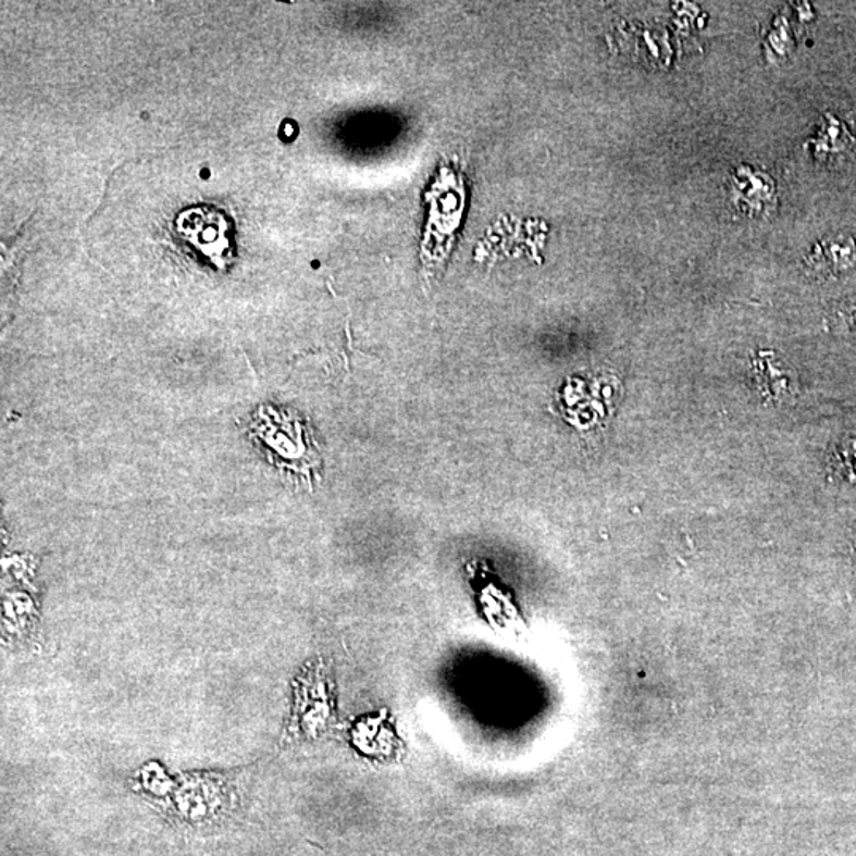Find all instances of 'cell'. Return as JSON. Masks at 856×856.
<instances>
[{
  "mask_svg": "<svg viewBox=\"0 0 856 856\" xmlns=\"http://www.w3.org/2000/svg\"><path fill=\"white\" fill-rule=\"evenodd\" d=\"M175 231L190 249L223 269L234 258L231 221L214 207L199 206L182 211Z\"/></svg>",
  "mask_w": 856,
  "mask_h": 856,
  "instance_id": "6da1fadb",
  "label": "cell"
},
{
  "mask_svg": "<svg viewBox=\"0 0 856 856\" xmlns=\"http://www.w3.org/2000/svg\"><path fill=\"white\" fill-rule=\"evenodd\" d=\"M816 255L824 259L821 261L824 269L831 272H845L852 269L856 261V246L852 238L834 237L821 243Z\"/></svg>",
  "mask_w": 856,
  "mask_h": 856,
  "instance_id": "7a4b0ae2",
  "label": "cell"
},
{
  "mask_svg": "<svg viewBox=\"0 0 856 856\" xmlns=\"http://www.w3.org/2000/svg\"><path fill=\"white\" fill-rule=\"evenodd\" d=\"M821 134L823 135H820L819 145H824L820 148L824 154H842L854 144L851 132L836 117H828L827 123L821 127Z\"/></svg>",
  "mask_w": 856,
  "mask_h": 856,
  "instance_id": "3957f363",
  "label": "cell"
}]
</instances>
